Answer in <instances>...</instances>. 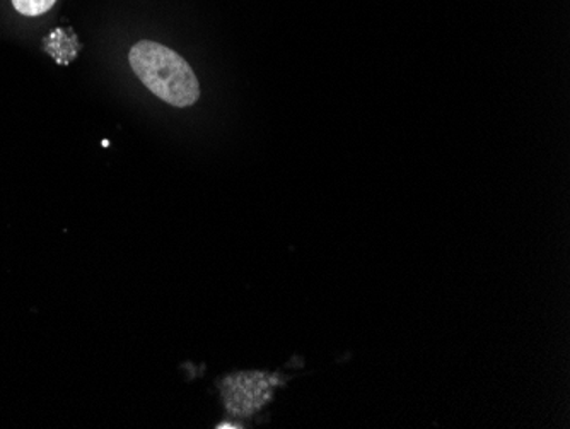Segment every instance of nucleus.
<instances>
[{"mask_svg": "<svg viewBox=\"0 0 570 429\" xmlns=\"http://www.w3.org/2000/svg\"><path fill=\"white\" fill-rule=\"evenodd\" d=\"M128 62L142 85L171 107H191L200 98V85L187 60L165 45L139 41Z\"/></svg>", "mask_w": 570, "mask_h": 429, "instance_id": "nucleus-1", "label": "nucleus"}, {"mask_svg": "<svg viewBox=\"0 0 570 429\" xmlns=\"http://www.w3.org/2000/svg\"><path fill=\"white\" fill-rule=\"evenodd\" d=\"M73 35L63 33V31H56L51 33L47 40V50L53 56V59L59 60L60 64H69L76 57L79 45H77Z\"/></svg>", "mask_w": 570, "mask_h": 429, "instance_id": "nucleus-2", "label": "nucleus"}, {"mask_svg": "<svg viewBox=\"0 0 570 429\" xmlns=\"http://www.w3.org/2000/svg\"><path fill=\"white\" fill-rule=\"evenodd\" d=\"M57 0H12L16 11L22 16H41L50 11Z\"/></svg>", "mask_w": 570, "mask_h": 429, "instance_id": "nucleus-3", "label": "nucleus"}]
</instances>
